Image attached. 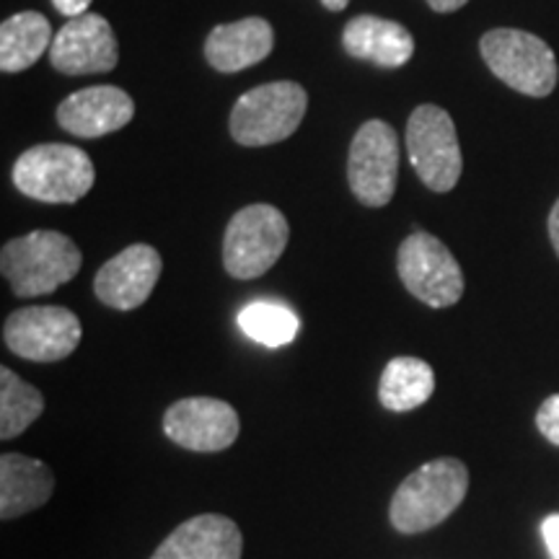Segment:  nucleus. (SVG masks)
<instances>
[{"mask_svg":"<svg viewBox=\"0 0 559 559\" xmlns=\"http://www.w3.org/2000/svg\"><path fill=\"white\" fill-rule=\"evenodd\" d=\"M469 492V469L464 461L443 456L428 461L396 487L389 521L400 534L415 536L443 523Z\"/></svg>","mask_w":559,"mask_h":559,"instance_id":"1","label":"nucleus"},{"mask_svg":"<svg viewBox=\"0 0 559 559\" xmlns=\"http://www.w3.org/2000/svg\"><path fill=\"white\" fill-rule=\"evenodd\" d=\"M81 264V249L60 230H32L0 251V270L19 298L55 293L79 275Z\"/></svg>","mask_w":559,"mask_h":559,"instance_id":"2","label":"nucleus"},{"mask_svg":"<svg viewBox=\"0 0 559 559\" xmlns=\"http://www.w3.org/2000/svg\"><path fill=\"white\" fill-rule=\"evenodd\" d=\"M94 179V160L75 145H34L13 164L16 190L47 205H73L91 192Z\"/></svg>","mask_w":559,"mask_h":559,"instance_id":"3","label":"nucleus"},{"mask_svg":"<svg viewBox=\"0 0 559 559\" xmlns=\"http://www.w3.org/2000/svg\"><path fill=\"white\" fill-rule=\"evenodd\" d=\"M309 94L293 81H272L239 96L230 111V138L247 148L280 143L304 122Z\"/></svg>","mask_w":559,"mask_h":559,"instance_id":"4","label":"nucleus"},{"mask_svg":"<svg viewBox=\"0 0 559 559\" xmlns=\"http://www.w3.org/2000/svg\"><path fill=\"white\" fill-rule=\"evenodd\" d=\"M290 239L288 218L267 202L247 205L228 221L223 267L236 280H254L275 267Z\"/></svg>","mask_w":559,"mask_h":559,"instance_id":"5","label":"nucleus"},{"mask_svg":"<svg viewBox=\"0 0 559 559\" xmlns=\"http://www.w3.org/2000/svg\"><path fill=\"white\" fill-rule=\"evenodd\" d=\"M481 58L506 86L544 99L557 86V58L547 41L521 29H492L479 41Z\"/></svg>","mask_w":559,"mask_h":559,"instance_id":"6","label":"nucleus"},{"mask_svg":"<svg viewBox=\"0 0 559 559\" xmlns=\"http://www.w3.org/2000/svg\"><path fill=\"white\" fill-rule=\"evenodd\" d=\"M407 153L419 181L432 192H451L459 185L464 158L456 124L445 109L423 104L407 122Z\"/></svg>","mask_w":559,"mask_h":559,"instance_id":"7","label":"nucleus"},{"mask_svg":"<svg viewBox=\"0 0 559 559\" xmlns=\"http://www.w3.org/2000/svg\"><path fill=\"white\" fill-rule=\"evenodd\" d=\"M396 270L412 296L430 309H449L464 296V272L443 241L415 230L402 241Z\"/></svg>","mask_w":559,"mask_h":559,"instance_id":"8","label":"nucleus"},{"mask_svg":"<svg viewBox=\"0 0 559 559\" xmlns=\"http://www.w3.org/2000/svg\"><path fill=\"white\" fill-rule=\"evenodd\" d=\"M400 177V135L383 120H368L347 153L349 190L368 207L389 205Z\"/></svg>","mask_w":559,"mask_h":559,"instance_id":"9","label":"nucleus"},{"mask_svg":"<svg viewBox=\"0 0 559 559\" xmlns=\"http://www.w3.org/2000/svg\"><path fill=\"white\" fill-rule=\"evenodd\" d=\"M81 319L66 306H29L3 324V345L32 362L66 360L81 345Z\"/></svg>","mask_w":559,"mask_h":559,"instance_id":"10","label":"nucleus"},{"mask_svg":"<svg viewBox=\"0 0 559 559\" xmlns=\"http://www.w3.org/2000/svg\"><path fill=\"white\" fill-rule=\"evenodd\" d=\"M164 432L171 443L194 453L226 451L239 440V412L213 396H187L164 415Z\"/></svg>","mask_w":559,"mask_h":559,"instance_id":"11","label":"nucleus"},{"mask_svg":"<svg viewBox=\"0 0 559 559\" xmlns=\"http://www.w3.org/2000/svg\"><path fill=\"white\" fill-rule=\"evenodd\" d=\"M50 62L58 73L66 75L109 73V70H115L117 62H120V50H117V39L109 21L99 13H83V16L70 19L55 34Z\"/></svg>","mask_w":559,"mask_h":559,"instance_id":"12","label":"nucleus"},{"mask_svg":"<svg viewBox=\"0 0 559 559\" xmlns=\"http://www.w3.org/2000/svg\"><path fill=\"white\" fill-rule=\"evenodd\" d=\"M160 270H164V262L156 249L148 243H132L102 264L94 277V293L109 309L132 311L151 298Z\"/></svg>","mask_w":559,"mask_h":559,"instance_id":"13","label":"nucleus"},{"mask_svg":"<svg viewBox=\"0 0 559 559\" xmlns=\"http://www.w3.org/2000/svg\"><path fill=\"white\" fill-rule=\"evenodd\" d=\"M135 115V102L117 86H91L70 94L58 107V124L75 138H104L122 130Z\"/></svg>","mask_w":559,"mask_h":559,"instance_id":"14","label":"nucleus"},{"mask_svg":"<svg viewBox=\"0 0 559 559\" xmlns=\"http://www.w3.org/2000/svg\"><path fill=\"white\" fill-rule=\"evenodd\" d=\"M241 528L226 515L202 513L166 536L151 559H241Z\"/></svg>","mask_w":559,"mask_h":559,"instance_id":"15","label":"nucleus"},{"mask_svg":"<svg viewBox=\"0 0 559 559\" xmlns=\"http://www.w3.org/2000/svg\"><path fill=\"white\" fill-rule=\"evenodd\" d=\"M272 47H275V32L270 21L251 16L215 26L205 39V60L218 73H239L262 62Z\"/></svg>","mask_w":559,"mask_h":559,"instance_id":"16","label":"nucleus"},{"mask_svg":"<svg viewBox=\"0 0 559 559\" xmlns=\"http://www.w3.org/2000/svg\"><path fill=\"white\" fill-rule=\"evenodd\" d=\"M342 47L349 58L373 62L379 68L407 66L415 52L409 29L381 16H355L342 32Z\"/></svg>","mask_w":559,"mask_h":559,"instance_id":"17","label":"nucleus"},{"mask_svg":"<svg viewBox=\"0 0 559 559\" xmlns=\"http://www.w3.org/2000/svg\"><path fill=\"white\" fill-rule=\"evenodd\" d=\"M55 477L45 461L24 453L0 456V519L13 521L52 498Z\"/></svg>","mask_w":559,"mask_h":559,"instance_id":"18","label":"nucleus"},{"mask_svg":"<svg viewBox=\"0 0 559 559\" xmlns=\"http://www.w3.org/2000/svg\"><path fill=\"white\" fill-rule=\"evenodd\" d=\"M52 26L41 13L24 11L0 24V68L21 73L52 47Z\"/></svg>","mask_w":559,"mask_h":559,"instance_id":"19","label":"nucleus"},{"mask_svg":"<svg viewBox=\"0 0 559 559\" xmlns=\"http://www.w3.org/2000/svg\"><path fill=\"white\" fill-rule=\"evenodd\" d=\"M436 391V373L430 362L400 355L391 358L379 381V400L389 412H412L423 407Z\"/></svg>","mask_w":559,"mask_h":559,"instance_id":"20","label":"nucleus"},{"mask_svg":"<svg viewBox=\"0 0 559 559\" xmlns=\"http://www.w3.org/2000/svg\"><path fill=\"white\" fill-rule=\"evenodd\" d=\"M41 412H45L41 391L19 379L11 368H0V438H19L37 423Z\"/></svg>","mask_w":559,"mask_h":559,"instance_id":"21","label":"nucleus"},{"mask_svg":"<svg viewBox=\"0 0 559 559\" xmlns=\"http://www.w3.org/2000/svg\"><path fill=\"white\" fill-rule=\"evenodd\" d=\"M239 326L264 347H283L298 337L300 319L290 306L277 300H254L239 313Z\"/></svg>","mask_w":559,"mask_h":559,"instance_id":"22","label":"nucleus"},{"mask_svg":"<svg viewBox=\"0 0 559 559\" xmlns=\"http://www.w3.org/2000/svg\"><path fill=\"white\" fill-rule=\"evenodd\" d=\"M536 428L551 445H559V394L544 400L539 412H536Z\"/></svg>","mask_w":559,"mask_h":559,"instance_id":"23","label":"nucleus"},{"mask_svg":"<svg viewBox=\"0 0 559 559\" xmlns=\"http://www.w3.org/2000/svg\"><path fill=\"white\" fill-rule=\"evenodd\" d=\"M542 536H544V544H547V549H549V557L559 559V515L557 513L544 519Z\"/></svg>","mask_w":559,"mask_h":559,"instance_id":"24","label":"nucleus"},{"mask_svg":"<svg viewBox=\"0 0 559 559\" xmlns=\"http://www.w3.org/2000/svg\"><path fill=\"white\" fill-rule=\"evenodd\" d=\"M52 5L55 11L62 13V16L75 19V16H83V13H88L91 0H52Z\"/></svg>","mask_w":559,"mask_h":559,"instance_id":"25","label":"nucleus"},{"mask_svg":"<svg viewBox=\"0 0 559 559\" xmlns=\"http://www.w3.org/2000/svg\"><path fill=\"white\" fill-rule=\"evenodd\" d=\"M425 3H428L430 9L438 11V13H451V11L464 9V5L469 3V0H425Z\"/></svg>","mask_w":559,"mask_h":559,"instance_id":"26","label":"nucleus"},{"mask_svg":"<svg viewBox=\"0 0 559 559\" xmlns=\"http://www.w3.org/2000/svg\"><path fill=\"white\" fill-rule=\"evenodd\" d=\"M549 239L559 257V200L555 202V207H551V213H549Z\"/></svg>","mask_w":559,"mask_h":559,"instance_id":"27","label":"nucleus"},{"mask_svg":"<svg viewBox=\"0 0 559 559\" xmlns=\"http://www.w3.org/2000/svg\"><path fill=\"white\" fill-rule=\"evenodd\" d=\"M321 5L330 11H345L349 5V0H321Z\"/></svg>","mask_w":559,"mask_h":559,"instance_id":"28","label":"nucleus"}]
</instances>
